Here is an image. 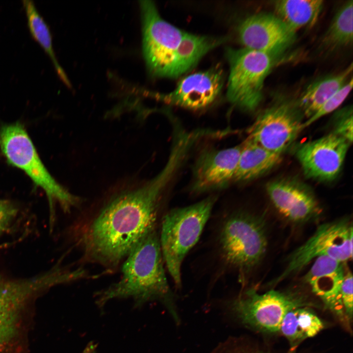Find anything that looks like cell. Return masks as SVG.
Returning a JSON list of instances; mask_svg holds the SVG:
<instances>
[{"label":"cell","mask_w":353,"mask_h":353,"mask_svg":"<svg viewBox=\"0 0 353 353\" xmlns=\"http://www.w3.org/2000/svg\"><path fill=\"white\" fill-rule=\"evenodd\" d=\"M182 166L169 156L164 168L141 184L127 185L108 195L75 228L74 245L83 263L113 272L149 233L157 229L164 192Z\"/></svg>","instance_id":"1"},{"label":"cell","mask_w":353,"mask_h":353,"mask_svg":"<svg viewBox=\"0 0 353 353\" xmlns=\"http://www.w3.org/2000/svg\"><path fill=\"white\" fill-rule=\"evenodd\" d=\"M157 229L146 235L124 260L120 279L96 293L102 306L115 299L132 298L135 306L153 301L162 302L177 323L179 317L168 284Z\"/></svg>","instance_id":"2"},{"label":"cell","mask_w":353,"mask_h":353,"mask_svg":"<svg viewBox=\"0 0 353 353\" xmlns=\"http://www.w3.org/2000/svg\"><path fill=\"white\" fill-rule=\"evenodd\" d=\"M263 219L244 210H237L223 219L216 244L223 263L243 276L255 268L267 250V238Z\"/></svg>","instance_id":"3"},{"label":"cell","mask_w":353,"mask_h":353,"mask_svg":"<svg viewBox=\"0 0 353 353\" xmlns=\"http://www.w3.org/2000/svg\"><path fill=\"white\" fill-rule=\"evenodd\" d=\"M215 196L195 204L171 210L164 216L159 241L164 262L176 285L181 283L184 258L198 242L209 218Z\"/></svg>","instance_id":"4"},{"label":"cell","mask_w":353,"mask_h":353,"mask_svg":"<svg viewBox=\"0 0 353 353\" xmlns=\"http://www.w3.org/2000/svg\"><path fill=\"white\" fill-rule=\"evenodd\" d=\"M0 146L9 162L23 170L45 191L50 206V222L53 221V205L56 202H58L66 212L80 205L82 200L64 188L50 174L21 124H13L1 127Z\"/></svg>","instance_id":"5"},{"label":"cell","mask_w":353,"mask_h":353,"mask_svg":"<svg viewBox=\"0 0 353 353\" xmlns=\"http://www.w3.org/2000/svg\"><path fill=\"white\" fill-rule=\"evenodd\" d=\"M312 305L298 291L270 290L264 293L250 288L228 303V309L241 324L258 331L279 332L281 323L290 310Z\"/></svg>","instance_id":"6"},{"label":"cell","mask_w":353,"mask_h":353,"mask_svg":"<svg viewBox=\"0 0 353 353\" xmlns=\"http://www.w3.org/2000/svg\"><path fill=\"white\" fill-rule=\"evenodd\" d=\"M227 56L229 65L227 99L244 111H253L262 100L265 80L277 56L245 48L228 49Z\"/></svg>","instance_id":"7"},{"label":"cell","mask_w":353,"mask_h":353,"mask_svg":"<svg viewBox=\"0 0 353 353\" xmlns=\"http://www.w3.org/2000/svg\"><path fill=\"white\" fill-rule=\"evenodd\" d=\"M326 256L342 263L353 257V226L348 218L324 223L288 257L281 273L271 284L294 276L317 258Z\"/></svg>","instance_id":"8"},{"label":"cell","mask_w":353,"mask_h":353,"mask_svg":"<svg viewBox=\"0 0 353 353\" xmlns=\"http://www.w3.org/2000/svg\"><path fill=\"white\" fill-rule=\"evenodd\" d=\"M142 50L153 77H169L176 51L185 32L163 19L151 0H140Z\"/></svg>","instance_id":"9"},{"label":"cell","mask_w":353,"mask_h":353,"mask_svg":"<svg viewBox=\"0 0 353 353\" xmlns=\"http://www.w3.org/2000/svg\"><path fill=\"white\" fill-rule=\"evenodd\" d=\"M296 102L277 101L260 113L248 129V137L262 147L281 154L303 129Z\"/></svg>","instance_id":"10"},{"label":"cell","mask_w":353,"mask_h":353,"mask_svg":"<svg viewBox=\"0 0 353 353\" xmlns=\"http://www.w3.org/2000/svg\"><path fill=\"white\" fill-rule=\"evenodd\" d=\"M350 143L332 132L298 145L295 151L305 175L329 182L339 175Z\"/></svg>","instance_id":"11"},{"label":"cell","mask_w":353,"mask_h":353,"mask_svg":"<svg viewBox=\"0 0 353 353\" xmlns=\"http://www.w3.org/2000/svg\"><path fill=\"white\" fill-rule=\"evenodd\" d=\"M239 39L244 48L277 56L287 50L296 40V32L277 15L257 13L239 24Z\"/></svg>","instance_id":"12"},{"label":"cell","mask_w":353,"mask_h":353,"mask_svg":"<svg viewBox=\"0 0 353 353\" xmlns=\"http://www.w3.org/2000/svg\"><path fill=\"white\" fill-rule=\"evenodd\" d=\"M266 191L277 211L293 223L313 222L321 215L322 209L314 193L298 180L283 178L271 181L266 185Z\"/></svg>","instance_id":"13"},{"label":"cell","mask_w":353,"mask_h":353,"mask_svg":"<svg viewBox=\"0 0 353 353\" xmlns=\"http://www.w3.org/2000/svg\"><path fill=\"white\" fill-rule=\"evenodd\" d=\"M224 76L220 67H214L185 76L173 91L155 94V97L169 104L189 109H202L210 105L219 95Z\"/></svg>","instance_id":"14"},{"label":"cell","mask_w":353,"mask_h":353,"mask_svg":"<svg viewBox=\"0 0 353 353\" xmlns=\"http://www.w3.org/2000/svg\"><path fill=\"white\" fill-rule=\"evenodd\" d=\"M241 149L242 144L203 151L193 167L192 190L205 192L224 188L233 181Z\"/></svg>","instance_id":"15"},{"label":"cell","mask_w":353,"mask_h":353,"mask_svg":"<svg viewBox=\"0 0 353 353\" xmlns=\"http://www.w3.org/2000/svg\"><path fill=\"white\" fill-rule=\"evenodd\" d=\"M345 274L342 262L323 256L315 259L304 276V280L325 307L346 327L349 328L351 325L344 312L341 294Z\"/></svg>","instance_id":"16"},{"label":"cell","mask_w":353,"mask_h":353,"mask_svg":"<svg viewBox=\"0 0 353 353\" xmlns=\"http://www.w3.org/2000/svg\"><path fill=\"white\" fill-rule=\"evenodd\" d=\"M25 312L17 293L0 281V353H25Z\"/></svg>","instance_id":"17"},{"label":"cell","mask_w":353,"mask_h":353,"mask_svg":"<svg viewBox=\"0 0 353 353\" xmlns=\"http://www.w3.org/2000/svg\"><path fill=\"white\" fill-rule=\"evenodd\" d=\"M281 154L269 151L248 137L242 144L233 181H247L269 172L281 160Z\"/></svg>","instance_id":"18"},{"label":"cell","mask_w":353,"mask_h":353,"mask_svg":"<svg viewBox=\"0 0 353 353\" xmlns=\"http://www.w3.org/2000/svg\"><path fill=\"white\" fill-rule=\"evenodd\" d=\"M227 39V37L198 35L185 32L176 51L169 77L186 73L207 53Z\"/></svg>","instance_id":"19"},{"label":"cell","mask_w":353,"mask_h":353,"mask_svg":"<svg viewBox=\"0 0 353 353\" xmlns=\"http://www.w3.org/2000/svg\"><path fill=\"white\" fill-rule=\"evenodd\" d=\"M353 70L352 64L337 74L319 78L311 84L302 93L296 102L306 119L312 116L332 96L349 80Z\"/></svg>","instance_id":"20"},{"label":"cell","mask_w":353,"mask_h":353,"mask_svg":"<svg viewBox=\"0 0 353 353\" xmlns=\"http://www.w3.org/2000/svg\"><path fill=\"white\" fill-rule=\"evenodd\" d=\"M324 328L318 316L308 307H300L289 311L280 324V332L288 340L292 350L302 342L313 337Z\"/></svg>","instance_id":"21"},{"label":"cell","mask_w":353,"mask_h":353,"mask_svg":"<svg viewBox=\"0 0 353 353\" xmlns=\"http://www.w3.org/2000/svg\"><path fill=\"white\" fill-rule=\"evenodd\" d=\"M321 0H278L273 1L277 16L294 32L313 25L324 5Z\"/></svg>","instance_id":"22"},{"label":"cell","mask_w":353,"mask_h":353,"mask_svg":"<svg viewBox=\"0 0 353 353\" xmlns=\"http://www.w3.org/2000/svg\"><path fill=\"white\" fill-rule=\"evenodd\" d=\"M29 30L34 39L48 55L59 78L69 88L71 83L66 73L59 64L53 48L52 37L48 24L37 10L34 2L30 0L22 1Z\"/></svg>","instance_id":"23"},{"label":"cell","mask_w":353,"mask_h":353,"mask_svg":"<svg viewBox=\"0 0 353 353\" xmlns=\"http://www.w3.org/2000/svg\"><path fill=\"white\" fill-rule=\"evenodd\" d=\"M353 13L352 0L347 1L338 9L322 37V48L333 50L352 45Z\"/></svg>","instance_id":"24"},{"label":"cell","mask_w":353,"mask_h":353,"mask_svg":"<svg viewBox=\"0 0 353 353\" xmlns=\"http://www.w3.org/2000/svg\"><path fill=\"white\" fill-rule=\"evenodd\" d=\"M353 78L349 80L346 84L332 96L310 118L306 119L303 123V129L337 109L345 100L353 88Z\"/></svg>","instance_id":"25"},{"label":"cell","mask_w":353,"mask_h":353,"mask_svg":"<svg viewBox=\"0 0 353 353\" xmlns=\"http://www.w3.org/2000/svg\"><path fill=\"white\" fill-rule=\"evenodd\" d=\"M334 133L346 140L353 141V108L348 106L335 113L333 119Z\"/></svg>","instance_id":"26"},{"label":"cell","mask_w":353,"mask_h":353,"mask_svg":"<svg viewBox=\"0 0 353 353\" xmlns=\"http://www.w3.org/2000/svg\"><path fill=\"white\" fill-rule=\"evenodd\" d=\"M353 275L350 271L345 273L341 289L342 302L349 323L353 319Z\"/></svg>","instance_id":"27"},{"label":"cell","mask_w":353,"mask_h":353,"mask_svg":"<svg viewBox=\"0 0 353 353\" xmlns=\"http://www.w3.org/2000/svg\"><path fill=\"white\" fill-rule=\"evenodd\" d=\"M17 208L9 201L0 200V235L16 216Z\"/></svg>","instance_id":"28"},{"label":"cell","mask_w":353,"mask_h":353,"mask_svg":"<svg viewBox=\"0 0 353 353\" xmlns=\"http://www.w3.org/2000/svg\"><path fill=\"white\" fill-rule=\"evenodd\" d=\"M215 353H267L263 352L253 351L244 347L239 341L230 340L220 345Z\"/></svg>","instance_id":"29"},{"label":"cell","mask_w":353,"mask_h":353,"mask_svg":"<svg viewBox=\"0 0 353 353\" xmlns=\"http://www.w3.org/2000/svg\"><path fill=\"white\" fill-rule=\"evenodd\" d=\"M97 347V344L93 342H90L82 353H93Z\"/></svg>","instance_id":"30"},{"label":"cell","mask_w":353,"mask_h":353,"mask_svg":"<svg viewBox=\"0 0 353 353\" xmlns=\"http://www.w3.org/2000/svg\"><path fill=\"white\" fill-rule=\"evenodd\" d=\"M93 353H96L95 352Z\"/></svg>","instance_id":"31"}]
</instances>
